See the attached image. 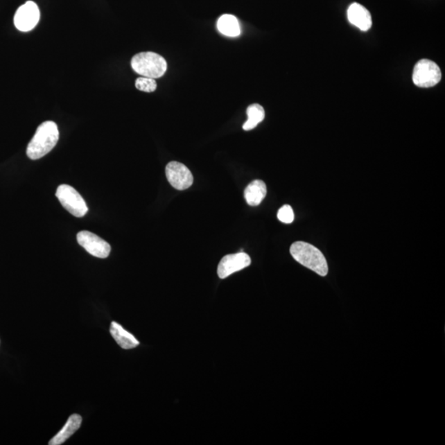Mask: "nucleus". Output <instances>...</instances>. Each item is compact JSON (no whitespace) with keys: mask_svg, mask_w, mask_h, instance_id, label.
<instances>
[{"mask_svg":"<svg viewBox=\"0 0 445 445\" xmlns=\"http://www.w3.org/2000/svg\"><path fill=\"white\" fill-rule=\"evenodd\" d=\"M58 126L53 121H45L39 125L36 134L28 143L27 155L30 159H42L50 152L59 141Z\"/></svg>","mask_w":445,"mask_h":445,"instance_id":"1","label":"nucleus"},{"mask_svg":"<svg viewBox=\"0 0 445 445\" xmlns=\"http://www.w3.org/2000/svg\"><path fill=\"white\" fill-rule=\"evenodd\" d=\"M294 259L304 267L313 270L321 277L329 273V265L324 254L317 247L305 242H295L290 247Z\"/></svg>","mask_w":445,"mask_h":445,"instance_id":"2","label":"nucleus"},{"mask_svg":"<svg viewBox=\"0 0 445 445\" xmlns=\"http://www.w3.org/2000/svg\"><path fill=\"white\" fill-rule=\"evenodd\" d=\"M167 62L163 56L155 52H141L132 60V67L135 72L143 77L158 78L167 71Z\"/></svg>","mask_w":445,"mask_h":445,"instance_id":"3","label":"nucleus"},{"mask_svg":"<svg viewBox=\"0 0 445 445\" xmlns=\"http://www.w3.org/2000/svg\"><path fill=\"white\" fill-rule=\"evenodd\" d=\"M56 198L67 211L73 216L84 217L89 211V208L84 198L71 186L60 185L56 191Z\"/></svg>","mask_w":445,"mask_h":445,"instance_id":"4","label":"nucleus"},{"mask_svg":"<svg viewBox=\"0 0 445 445\" xmlns=\"http://www.w3.org/2000/svg\"><path fill=\"white\" fill-rule=\"evenodd\" d=\"M442 73L438 64L430 60L418 61L412 73L414 84L420 88H431L442 80Z\"/></svg>","mask_w":445,"mask_h":445,"instance_id":"5","label":"nucleus"},{"mask_svg":"<svg viewBox=\"0 0 445 445\" xmlns=\"http://www.w3.org/2000/svg\"><path fill=\"white\" fill-rule=\"evenodd\" d=\"M77 240L78 244L91 256L98 259H107L110 255V244L89 231H81L78 233Z\"/></svg>","mask_w":445,"mask_h":445,"instance_id":"6","label":"nucleus"},{"mask_svg":"<svg viewBox=\"0 0 445 445\" xmlns=\"http://www.w3.org/2000/svg\"><path fill=\"white\" fill-rule=\"evenodd\" d=\"M166 176L170 184L179 191L189 189L194 181L193 173L189 168L176 161L168 164L166 167Z\"/></svg>","mask_w":445,"mask_h":445,"instance_id":"7","label":"nucleus"},{"mask_svg":"<svg viewBox=\"0 0 445 445\" xmlns=\"http://www.w3.org/2000/svg\"><path fill=\"white\" fill-rule=\"evenodd\" d=\"M40 20V10L36 3L28 1L17 10L15 25L21 32L33 30Z\"/></svg>","mask_w":445,"mask_h":445,"instance_id":"8","label":"nucleus"},{"mask_svg":"<svg viewBox=\"0 0 445 445\" xmlns=\"http://www.w3.org/2000/svg\"><path fill=\"white\" fill-rule=\"evenodd\" d=\"M251 265L250 256L247 253L241 252L235 254L227 255L220 261L218 265V276L220 279H225L231 274L239 272Z\"/></svg>","mask_w":445,"mask_h":445,"instance_id":"9","label":"nucleus"},{"mask_svg":"<svg viewBox=\"0 0 445 445\" xmlns=\"http://www.w3.org/2000/svg\"><path fill=\"white\" fill-rule=\"evenodd\" d=\"M347 16L349 21L363 32L369 30L372 26L370 12L360 3H352L348 8Z\"/></svg>","mask_w":445,"mask_h":445,"instance_id":"10","label":"nucleus"},{"mask_svg":"<svg viewBox=\"0 0 445 445\" xmlns=\"http://www.w3.org/2000/svg\"><path fill=\"white\" fill-rule=\"evenodd\" d=\"M82 423V417L78 414H73L69 417L67 424L64 425L59 433L56 434L50 440L49 445H60L71 437L76 432L80 429Z\"/></svg>","mask_w":445,"mask_h":445,"instance_id":"11","label":"nucleus"},{"mask_svg":"<svg viewBox=\"0 0 445 445\" xmlns=\"http://www.w3.org/2000/svg\"><path fill=\"white\" fill-rule=\"evenodd\" d=\"M110 333L116 343L125 350L137 347L139 344L138 340L132 333L125 330L123 327L116 322H112Z\"/></svg>","mask_w":445,"mask_h":445,"instance_id":"12","label":"nucleus"},{"mask_svg":"<svg viewBox=\"0 0 445 445\" xmlns=\"http://www.w3.org/2000/svg\"><path fill=\"white\" fill-rule=\"evenodd\" d=\"M267 186L261 180L252 181L244 191V198L251 207L259 206L267 195Z\"/></svg>","mask_w":445,"mask_h":445,"instance_id":"13","label":"nucleus"},{"mask_svg":"<svg viewBox=\"0 0 445 445\" xmlns=\"http://www.w3.org/2000/svg\"><path fill=\"white\" fill-rule=\"evenodd\" d=\"M217 28L222 35L227 37H238L241 33L237 17L230 15L221 16L218 20Z\"/></svg>","mask_w":445,"mask_h":445,"instance_id":"14","label":"nucleus"},{"mask_svg":"<svg viewBox=\"0 0 445 445\" xmlns=\"http://www.w3.org/2000/svg\"><path fill=\"white\" fill-rule=\"evenodd\" d=\"M247 121L244 123L243 128L244 130H251L264 120V108L259 104H252L247 107Z\"/></svg>","mask_w":445,"mask_h":445,"instance_id":"15","label":"nucleus"},{"mask_svg":"<svg viewBox=\"0 0 445 445\" xmlns=\"http://www.w3.org/2000/svg\"><path fill=\"white\" fill-rule=\"evenodd\" d=\"M135 87L139 91H146V93H152L157 89V82L155 78L141 77L138 78L135 81Z\"/></svg>","mask_w":445,"mask_h":445,"instance_id":"16","label":"nucleus"},{"mask_svg":"<svg viewBox=\"0 0 445 445\" xmlns=\"http://www.w3.org/2000/svg\"><path fill=\"white\" fill-rule=\"evenodd\" d=\"M277 217L283 224H291L295 220L293 209L289 204H286L279 209Z\"/></svg>","mask_w":445,"mask_h":445,"instance_id":"17","label":"nucleus"}]
</instances>
